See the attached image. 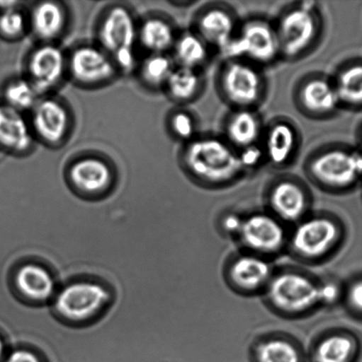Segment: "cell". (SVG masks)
<instances>
[{"instance_id": "obj_24", "label": "cell", "mask_w": 362, "mask_h": 362, "mask_svg": "<svg viewBox=\"0 0 362 362\" xmlns=\"http://www.w3.org/2000/svg\"><path fill=\"white\" fill-rule=\"evenodd\" d=\"M14 285L21 296L33 303H45L55 293V279L39 264L21 266L14 276Z\"/></svg>"}, {"instance_id": "obj_38", "label": "cell", "mask_w": 362, "mask_h": 362, "mask_svg": "<svg viewBox=\"0 0 362 362\" xmlns=\"http://www.w3.org/2000/svg\"><path fill=\"white\" fill-rule=\"evenodd\" d=\"M16 2L13 1H0V12H2V11L16 8Z\"/></svg>"}, {"instance_id": "obj_25", "label": "cell", "mask_w": 362, "mask_h": 362, "mask_svg": "<svg viewBox=\"0 0 362 362\" xmlns=\"http://www.w3.org/2000/svg\"><path fill=\"white\" fill-rule=\"evenodd\" d=\"M67 16L60 4L39 3L31 13L30 25L38 37L49 41L58 37L65 28Z\"/></svg>"}, {"instance_id": "obj_8", "label": "cell", "mask_w": 362, "mask_h": 362, "mask_svg": "<svg viewBox=\"0 0 362 362\" xmlns=\"http://www.w3.org/2000/svg\"><path fill=\"white\" fill-rule=\"evenodd\" d=\"M288 238V226L266 209L243 216L236 241L241 250L273 260L287 250Z\"/></svg>"}, {"instance_id": "obj_12", "label": "cell", "mask_w": 362, "mask_h": 362, "mask_svg": "<svg viewBox=\"0 0 362 362\" xmlns=\"http://www.w3.org/2000/svg\"><path fill=\"white\" fill-rule=\"evenodd\" d=\"M267 211L286 226H293L310 215L312 197L302 181L292 176L276 179L266 194Z\"/></svg>"}, {"instance_id": "obj_7", "label": "cell", "mask_w": 362, "mask_h": 362, "mask_svg": "<svg viewBox=\"0 0 362 362\" xmlns=\"http://www.w3.org/2000/svg\"><path fill=\"white\" fill-rule=\"evenodd\" d=\"M222 54L226 59L246 60L261 69L276 63L281 53L274 23L260 17L244 21Z\"/></svg>"}, {"instance_id": "obj_18", "label": "cell", "mask_w": 362, "mask_h": 362, "mask_svg": "<svg viewBox=\"0 0 362 362\" xmlns=\"http://www.w3.org/2000/svg\"><path fill=\"white\" fill-rule=\"evenodd\" d=\"M66 66L62 49L52 45H42L32 53L28 60V81L38 93L47 91L62 81Z\"/></svg>"}, {"instance_id": "obj_39", "label": "cell", "mask_w": 362, "mask_h": 362, "mask_svg": "<svg viewBox=\"0 0 362 362\" xmlns=\"http://www.w3.org/2000/svg\"><path fill=\"white\" fill-rule=\"evenodd\" d=\"M4 354V345L1 339H0V361H1Z\"/></svg>"}, {"instance_id": "obj_32", "label": "cell", "mask_w": 362, "mask_h": 362, "mask_svg": "<svg viewBox=\"0 0 362 362\" xmlns=\"http://www.w3.org/2000/svg\"><path fill=\"white\" fill-rule=\"evenodd\" d=\"M170 130L177 139L190 143L196 138L197 122L193 115L187 111H179L169 120Z\"/></svg>"}, {"instance_id": "obj_9", "label": "cell", "mask_w": 362, "mask_h": 362, "mask_svg": "<svg viewBox=\"0 0 362 362\" xmlns=\"http://www.w3.org/2000/svg\"><path fill=\"white\" fill-rule=\"evenodd\" d=\"M275 271L272 260L241 250L226 262L223 279L229 288L240 296H261Z\"/></svg>"}, {"instance_id": "obj_28", "label": "cell", "mask_w": 362, "mask_h": 362, "mask_svg": "<svg viewBox=\"0 0 362 362\" xmlns=\"http://www.w3.org/2000/svg\"><path fill=\"white\" fill-rule=\"evenodd\" d=\"M340 105H362V63H353L340 69L332 78Z\"/></svg>"}, {"instance_id": "obj_17", "label": "cell", "mask_w": 362, "mask_h": 362, "mask_svg": "<svg viewBox=\"0 0 362 362\" xmlns=\"http://www.w3.org/2000/svg\"><path fill=\"white\" fill-rule=\"evenodd\" d=\"M115 64L101 49L83 46L72 53L69 69L78 83L94 85L111 79L115 73Z\"/></svg>"}, {"instance_id": "obj_23", "label": "cell", "mask_w": 362, "mask_h": 362, "mask_svg": "<svg viewBox=\"0 0 362 362\" xmlns=\"http://www.w3.org/2000/svg\"><path fill=\"white\" fill-rule=\"evenodd\" d=\"M33 144V131L21 112L6 104L0 105V147L23 153Z\"/></svg>"}, {"instance_id": "obj_11", "label": "cell", "mask_w": 362, "mask_h": 362, "mask_svg": "<svg viewBox=\"0 0 362 362\" xmlns=\"http://www.w3.org/2000/svg\"><path fill=\"white\" fill-rule=\"evenodd\" d=\"M111 300V294L97 282H72L57 293L55 308L66 321L83 322L90 320L104 310Z\"/></svg>"}, {"instance_id": "obj_10", "label": "cell", "mask_w": 362, "mask_h": 362, "mask_svg": "<svg viewBox=\"0 0 362 362\" xmlns=\"http://www.w3.org/2000/svg\"><path fill=\"white\" fill-rule=\"evenodd\" d=\"M98 35L103 48L115 66L123 70L132 69L137 32L132 14L125 7H113L105 14Z\"/></svg>"}, {"instance_id": "obj_6", "label": "cell", "mask_w": 362, "mask_h": 362, "mask_svg": "<svg viewBox=\"0 0 362 362\" xmlns=\"http://www.w3.org/2000/svg\"><path fill=\"white\" fill-rule=\"evenodd\" d=\"M217 88L233 110H254L264 100L266 81L261 67L246 60L229 59L219 71Z\"/></svg>"}, {"instance_id": "obj_35", "label": "cell", "mask_w": 362, "mask_h": 362, "mask_svg": "<svg viewBox=\"0 0 362 362\" xmlns=\"http://www.w3.org/2000/svg\"><path fill=\"white\" fill-rule=\"evenodd\" d=\"M239 155L246 175L249 172L255 171L266 163L261 143L239 151Z\"/></svg>"}, {"instance_id": "obj_3", "label": "cell", "mask_w": 362, "mask_h": 362, "mask_svg": "<svg viewBox=\"0 0 362 362\" xmlns=\"http://www.w3.org/2000/svg\"><path fill=\"white\" fill-rule=\"evenodd\" d=\"M345 233V227L336 216L311 212L289 230L286 251L304 264H321L339 250Z\"/></svg>"}, {"instance_id": "obj_21", "label": "cell", "mask_w": 362, "mask_h": 362, "mask_svg": "<svg viewBox=\"0 0 362 362\" xmlns=\"http://www.w3.org/2000/svg\"><path fill=\"white\" fill-rule=\"evenodd\" d=\"M264 131L254 110L237 109L227 117L222 137L239 151L260 144Z\"/></svg>"}, {"instance_id": "obj_5", "label": "cell", "mask_w": 362, "mask_h": 362, "mask_svg": "<svg viewBox=\"0 0 362 362\" xmlns=\"http://www.w3.org/2000/svg\"><path fill=\"white\" fill-rule=\"evenodd\" d=\"M275 25L281 59L296 62L310 53L321 37L317 3H297L280 14Z\"/></svg>"}, {"instance_id": "obj_15", "label": "cell", "mask_w": 362, "mask_h": 362, "mask_svg": "<svg viewBox=\"0 0 362 362\" xmlns=\"http://www.w3.org/2000/svg\"><path fill=\"white\" fill-rule=\"evenodd\" d=\"M300 143L299 131L292 122L283 119L274 120L261 137L266 163L273 168H285L296 157Z\"/></svg>"}, {"instance_id": "obj_33", "label": "cell", "mask_w": 362, "mask_h": 362, "mask_svg": "<svg viewBox=\"0 0 362 362\" xmlns=\"http://www.w3.org/2000/svg\"><path fill=\"white\" fill-rule=\"evenodd\" d=\"M26 28V20L23 13L16 8L0 12V35L7 39L20 37Z\"/></svg>"}, {"instance_id": "obj_36", "label": "cell", "mask_w": 362, "mask_h": 362, "mask_svg": "<svg viewBox=\"0 0 362 362\" xmlns=\"http://www.w3.org/2000/svg\"><path fill=\"white\" fill-rule=\"evenodd\" d=\"M242 220V215L233 212L227 213L220 220V228L223 234L236 240Z\"/></svg>"}, {"instance_id": "obj_1", "label": "cell", "mask_w": 362, "mask_h": 362, "mask_svg": "<svg viewBox=\"0 0 362 362\" xmlns=\"http://www.w3.org/2000/svg\"><path fill=\"white\" fill-rule=\"evenodd\" d=\"M182 164L195 183L209 189L229 187L246 175L239 151L214 134L197 136L186 144Z\"/></svg>"}, {"instance_id": "obj_22", "label": "cell", "mask_w": 362, "mask_h": 362, "mask_svg": "<svg viewBox=\"0 0 362 362\" xmlns=\"http://www.w3.org/2000/svg\"><path fill=\"white\" fill-rule=\"evenodd\" d=\"M69 179L77 190L88 194L102 193L110 187L113 172L108 163L98 158H84L74 162Z\"/></svg>"}, {"instance_id": "obj_27", "label": "cell", "mask_w": 362, "mask_h": 362, "mask_svg": "<svg viewBox=\"0 0 362 362\" xmlns=\"http://www.w3.org/2000/svg\"><path fill=\"white\" fill-rule=\"evenodd\" d=\"M173 49L179 66L200 70L208 62L211 48L196 32L190 31L176 38Z\"/></svg>"}, {"instance_id": "obj_37", "label": "cell", "mask_w": 362, "mask_h": 362, "mask_svg": "<svg viewBox=\"0 0 362 362\" xmlns=\"http://www.w3.org/2000/svg\"><path fill=\"white\" fill-rule=\"evenodd\" d=\"M6 362H42L37 354L26 349L14 351Z\"/></svg>"}, {"instance_id": "obj_29", "label": "cell", "mask_w": 362, "mask_h": 362, "mask_svg": "<svg viewBox=\"0 0 362 362\" xmlns=\"http://www.w3.org/2000/svg\"><path fill=\"white\" fill-rule=\"evenodd\" d=\"M140 38L142 45L154 54H163L173 48L176 40L172 25L162 18L145 21L140 28Z\"/></svg>"}, {"instance_id": "obj_4", "label": "cell", "mask_w": 362, "mask_h": 362, "mask_svg": "<svg viewBox=\"0 0 362 362\" xmlns=\"http://www.w3.org/2000/svg\"><path fill=\"white\" fill-rule=\"evenodd\" d=\"M305 171L320 189L342 193L362 180V154L336 145L322 147L308 158Z\"/></svg>"}, {"instance_id": "obj_19", "label": "cell", "mask_w": 362, "mask_h": 362, "mask_svg": "<svg viewBox=\"0 0 362 362\" xmlns=\"http://www.w3.org/2000/svg\"><path fill=\"white\" fill-rule=\"evenodd\" d=\"M31 129L45 143L57 144L66 137L69 129V115L62 103L55 99L38 102L33 108Z\"/></svg>"}, {"instance_id": "obj_2", "label": "cell", "mask_w": 362, "mask_h": 362, "mask_svg": "<svg viewBox=\"0 0 362 362\" xmlns=\"http://www.w3.org/2000/svg\"><path fill=\"white\" fill-rule=\"evenodd\" d=\"M322 281L303 269H276L261 296L268 310L278 317L303 318L324 308Z\"/></svg>"}, {"instance_id": "obj_13", "label": "cell", "mask_w": 362, "mask_h": 362, "mask_svg": "<svg viewBox=\"0 0 362 362\" xmlns=\"http://www.w3.org/2000/svg\"><path fill=\"white\" fill-rule=\"evenodd\" d=\"M294 103L302 115L315 119H327L341 106L332 78L322 74H311L300 81Z\"/></svg>"}, {"instance_id": "obj_14", "label": "cell", "mask_w": 362, "mask_h": 362, "mask_svg": "<svg viewBox=\"0 0 362 362\" xmlns=\"http://www.w3.org/2000/svg\"><path fill=\"white\" fill-rule=\"evenodd\" d=\"M239 23L232 9L222 4H211L198 11L195 17L194 32L209 47L225 52L239 30Z\"/></svg>"}, {"instance_id": "obj_16", "label": "cell", "mask_w": 362, "mask_h": 362, "mask_svg": "<svg viewBox=\"0 0 362 362\" xmlns=\"http://www.w3.org/2000/svg\"><path fill=\"white\" fill-rule=\"evenodd\" d=\"M360 352L361 344L353 333L333 329L315 340L307 356L310 362H356Z\"/></svg>"}, {"instance_id": "obj_26", "label": "cell", "mask_w": 362, "mask_h": 362, "mask_svg": "<svg viewBox=\"0 0 362 362\" xmlns=\"http://www.w3.org/2000/svg\"><path fill=\"white\" fill-rule=\"evenodd\" d=\"M170 98L179 103H190L201 93L204 86L200 70L177 66L165 85Z\"/></svg>"}, {"instance_id": "obj_30", "label": "cell", "mask_w": 362, "mask_h": 362, "mask_svg": "<svg viewBox=\"0 0 362 362\" xmlns=\"http://www.w3.org/2000/svg\"><path fill=\"white\" fill-rule=\"evenodd\" d=\"M38 94L33 84L23 79L11 81L4 92L6 105L21 112L35 107Z\"/></svg>"}, {"instance_id": "obj_31", "label": "cell", "mask_w": 362, "mask_h": 362, "mask_svg": "<svg viewBox=\"0 0 362 362\" xmlns=\"http://www.w3.org/2000/svg\"><path fill=\"white\" fill-rule=\"evenodd\" d=\"M174 69L175 66L173 62L168 56L154 54L144 62L142 66V76L151 86H165Z\"/></svg>"}, {"instance_id": "obj_20", "label": "cell", "mask_w": 362, "mask_h": 362, "mask_svg": "<svg viewBox=\"0 0 362 362\" xmlns=\"http://www.w3.org/2000/svg\"><path fill=\"white\" fill-rule=\"evenodd\" d=\"M251 362H307L302 346L292 337L272 333L255 340L250 349Z\"/></svg>"}, {"instance_id": "obj_34", "label": "cell", "mask_w": 362, "mask_h": 362, "mask_svg": "<svg viewBox=\"0 0 362 362\" xmlns=\"http://www.w3.org/2000/svg\"><path fill=\"white\" fill-rule=\"evenodd\" d=\"M342 303L349 313L362 318V276L344 286Z\"/></svg>"}]
</instances>
